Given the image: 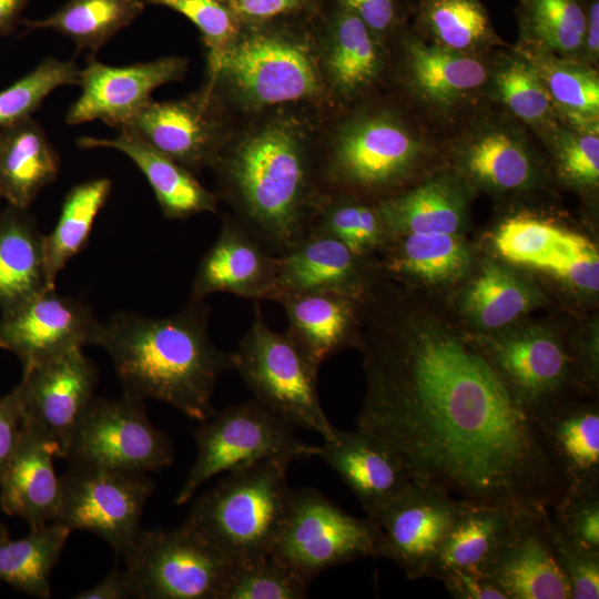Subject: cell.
Segmentation results:
<instances>
[{
	"instance_id": "cell-1",
	"label": "cell",
	"mask_w": 599,
	"mask_h": 599,
	"mask_svg": "<svg viewBox=\"0 0 599 599\" xmlns=\"http://www.w3.org/2000/svg\"><path fill=\"white\" fill-rule=\"evenodd\" d=\"M369 317L357 427L392 445L414 483L477 505L552 508L566 486L534 414L481 353L398 304Z\"/></svg>"
},
{
	"instance_id": "cell-2",
	"label": "cell",
	"mask_w": 599,
	"mask_h": 599,
	"mask_svg": "<svg viewBox=\"0 0 599 599\" xmlns=\"http://www.w3.org/2000/svg\"><path fill=\"white\" fill-rule=\"evenodd\" d=\"M326 114L281 108L237 122L209 167L219 202L274 255L308 234L328 195L318 172Z\"/></svg>"
},
{
	"instance_id": "cell-3",
	"label": "cell",
	"mask_w": 599,
	"mask_h": 599,
	"mask_svg": "<svg viewBox=\"0 0 599 599\" xmlns=\"http://www.w3.org/2000/svg\"><path fill=\"white\" fill-rule=\"evenodd\" d=\"M205 300L161 318L120 312L101 324L97 346L111 356L123 394L164 402L203 422L215 415L217 379L234 369V353L221 351L209 331Z\"/></svg>"
},
{
	"instance_id": "cell-4",
	"label": "cell",
	"mask_w": 599,
	"mask_h": 599,
	"mask_svg": "<svg viewBox=\"0 0 599 599\" xmlns=\"http://www.w3.org/2000/svg\"><path fill=\"white\" fill-rule=\"evenodd\" d=\"M312 21L241 27L203 83L233 124L281 108L336 110L322 75Z\"/></svg>"
},
{
	"instance_id": "cell-5",
	"label": "cell",
	"mask_w": 599,
	"mask_h": 599,
	"mask_svg": "<svg viewBox=\"0 0 599 599\" xmlns=\"http://www.w3.org/2000/svg\"><path fill=\"white\" fill-rule=\"evenodd\" d=\"M422 154L423 144L400 110L374 95L325 115L319 181L327 194L377 203L398 193Z\"/></svg>"
},
{
	"instance_id": "cell-6",
	"label": "cell",
	"mask_w": 599,
	"mask_h": 599,
	"mask_svg": "<svg viewBox=\"0 0 599 599\" xmlns=\"http://www.w3.org/2000/svg\"><path fill=\"white\" fill-rule=\"evenodd\" d=\"M290 464L265 459L229 473L195 500L182 525L233 564L270 557L291 504Z\"/></svg>"
},
{
	"instance_id": "cell-7",
	"label": "cell",
	"mask_w": 599,
	"mask_h": 599,
	"mask_svg": "<svg viewBox=\"0 0 599 599\" xmlns=\"http://www.w3.org/2000/svg\"><path fill=\"white\" fill-rule=\"evenodd\" d=\"M234 353L236 369L256 400L291 426L333 436L335 427L323 410L316 370L285 333L266 324L261 306Z\"/></svg>"
},
{
	"instance_id": "cell-8",
	"label": "cell",
	"mask_w": 599,
	"mask_h": 599,
	"mask_svg": "<svg viewBox=\"0 0 599 599\" xmlns=\"http://www.w3.org/2000/svg\"><path fill=\"white\" fill-rule=\"evenodd\" d=\"M195 463L175 497L177 506L217 474L234 471L265 459L290 463L316 456L317 446L300 439L293 426L256 400L224 408L193 430Z\"/></svg>"
},
{
	"instance_id": "cell-9",
	"label": "cell",
	"mask_w": 599,
	"mask_h": 599,
	"mask_svg": "<svg viewBox=\"0 0 599 599\" xmlns=\"http://www.w3.org/2000/svg\"><path fill=\"white\" fill-rule=\"evenodd\" d=\"M271 556L311 583L332 567L380 558L379 530L375 520L352 516L316 489L293 490Z\"/></svg>"
},
{
	"instance_id": "cell-10",
	"label": "cell",
	"mask_w": 599,
	"mask_h": 599,
	"mask_svg": "<svg viewBox=\"0 0 599 599\" xmlns=\"http://www.w3.org/2000/svg\"><path fill=\"white\" fill-rule=\"evenodd\" d=\"M122 556L139 599H220L233 567L183 525L141 529Z\"/></svg>"
},
{
	"instance_id": "cell-11",
	"label": "cell",
	"mask_w": 599,
	"mask_h": 599,
	"mask_svg": "<svg viewBox=\"0 0 599 599\" xmlns=\"http://www.w3.org/2000/svg\"><path fill=\"white\" fill-rule=\"evenodd\" d=\"M169 437L150 422L142 399L93 397L80 417L64 459L69 466L148 474L173 463Z\"/></svg>"
},
{
	"instance_id": "cell-12",
	"label": "cell",
	"mask_w": 599,
	"mask_h": 599,
	"mask_svg": "<svg viewBox=\"0 0 599 599\" xmlns=\"http://www.w3.org/2000/svg\"><path fill=\"white\" fill-rule=\"evenodd\" d=\"M61 498L53 521L90 531L122 555L140 530L155 484L141 473L69 466L60 477Z\"/></svg>"
},
{
	"instance_id": "cell-13",
	"label": "cell",
	"mask_w": 599,
	"mask_h": 599,
	"mask_svg": "<svg viewBox=\"0 0 599 599\" xmlns=\"http://www.w3.org/2000/svg\"><path fill=\"white\" fill-rule=\"evenodd\" d=\"M312 26L322 75L336 109L374 97L389 70L386 47L338 0H327Z\"/></svg>"
},
{
	"instance_id": "cell-14",
	"label": "cell",
	"mask_w": 599,
	"mask_h": 599,
	"mask_svg": "<svg viewBox=\"0 0 599 599\" xmlns=\"http://www.w3.org/2000/svg\"><path fill=\"white\" fill-rule=\"evenodd\" d=\"M98 368L83 353L73 348L23 369L18 395L24 428L40 435L65 457L72 433L94 397Z\"/></svg>"
},
{
	"instance_id": "cell-15",
	"label": "cell",
	"mask_w": 599,
	"mask_h": 599,
	"mask_svg": "<svg viewBox=\"0 0 599 599\" xmlns=\"http://www.w3.org/2000/svg\"><path fill=\"white\" fill-rule=\"evenodd\" d=\"M468 505L448 491L414 483L373 519L379 530V557L408 579L424 578L450 527Z\"/></svg>"
},
{
	"instance_id": "cell-16",
	"label": "cell",
	"mask_w": 599,
	"mask_h": 599,
	"mask_svg": "<svg viewBox=\"0 0 599 599\" xmlns=\"http://www.w3.org/2000/svg\"><path fill=\"white\" fill-rule=\"evenodd\" d=\"M233 125L202 85L176 100H150L122 129L196 174L210 167Z\"/></svg>"
},
{
	"instance_id": "cell-17",
	"label": "cell",
	"mask_w": 599,
	"mask_h": 599,
	"mask_svg": "<svg viewBox=\"0 0 599 599\" xmlns=\"http://www.w3.org/2000/svg\"><path fill=\"white\" fill-rule=\"evenodd\" d=\"M101 324L83 301L47 290L1 313L0 347L27 369L73 348L97 345Z\"/></svg>"
},
{
	"instance_id": "cell-18",
	"label": "cell",
	"mask_w": 599,
	"mask_h": 599,
	"mask_svg": "<svg viewBox=\"0 0 599 599\" xmlns=\"http://www.w3.org/2000/svg\"><path fill=\"white\" fill-rule=\"evenodd\" d=\"M189 59L162 57L129 65H109L94 55L80 69L81 94L69 108L70 125L100 120L122 129L151 99L159 87L184 79Z\"/></svg>"
},
{
	"instance_id": "cell-19",
	"label": "cell",
	"mask_w": 599,
	"mask_h": 599,
	"mask_svg": "<svg viewBox=\"0 0 599 599\" xmlns=\"http://www.w3.org/2000/svg\"><path fill=\"white\" fill-rule=\"evenodd\" d=\"M476 349L532 414L571 389L562 342L548 331L526 328L476 338Z\"/></svg>"
},
{
	"instance_id": "cell-20",
	"label": "cell",
	"mask_w": 599,
	"mask_h": 599,
	"mask_svg": "<svg viewBox=\"0 0 599 599\" xmlns=\"http://www.w3.org/2000/svg\"><path fill=\"white\" fill-rule=\"evenodd\" d=\"M550 508H519L481 571L507 599H571L549 539Z\"/></svg>"
},
{
	"instance_id": "cell-21",
	"label": "cell",
	"mask_w": 599,
	"mask_h": 599,
	"mask_svg": "<svg viewBox=\"0 0 599 599\" xmlns=\"http://www.w3.org/2000/svg\"><path fill=\"white\" fill-rule=\"evenodd\" d=\"M277 258L233 214L221 216L217 238L201 258L190 298L222 292L238 297L275 301Z\"/></svg>"
},
{
	"instance_id": "cell-22",
	"label": "cell",
	"mask_w": 599,
	"mask_h": 599,
	"mask_svg": "<svg viewBox=\"0 0 599 599\" xmlns=\"http://www.w3.org/2000/svg\"><path fill=\"white\" fill-rule=\"evenodd\" d=\"M316 456L341 477L370 519L413 484L396 449L365 428H336L317 446Z\"/></svg>"
},
{
	"instance_id": "cell-23",
	"label": "cell",
	"mask_w": 599,
	"mask_h": 599,
	"mask_svg": "<svg viewBox=\"0 0 599 599\" xmlns=\"http://www.w3.org/2000/svg\"><path fill=\"white\" fill-rule=\"evenodd\" d=\"M547 457L567 489L599 486L597 402L565 397L534 413Z\"/></svg>"
},
{
	"instance_id": "cell-24",
	"label": "cell",
	"mask_w": 599,
	"mask_h": 599,
	"mask_svg": "<svg viewBox=\"0 0 599 599\" xmlns=\"http://www.w3.org/2000/svg\"><path fill=\"white\" fill-rule=\"evenodd\" d=\"M275 302L286 314V336L316 370L329 357L361 342L363 300L335 292H284Z\"/></svg>"
},
{
	"instance_id": "cell-25",
	"label": "cell",
	"mask_w": 599,
	"mask_h": 599,
	"mask_svg": "<svg viewBox=\"0 0 599 599\" xmlns=\"http://www.w3.org/2000/svg\"><path fill=\"white\" fill-rule=\"evenodd\" d=\"M276 258L277 296L284 292H335L364 301L368 294L364 260L324 232L311 230Z\"/></svg>"
},
{
	"instance_id": "cell-26",
	"label": "cell",
	"mask_w": 599,
	"mask_h": 599,
	"mask_svg": "<svg viewBox=\"0 0 599 599\" xmlns=\"http://www.w3.org/2000/svg\"><path fill=\"white\" fill-rule=\"evenodd\" d=\"M77 144L81 149H114L131 159L148 180L169 220H186L217 211L215 193L204 187L194 173L128 130H119L114 138L81 136Z\"/></svg>"
},
{
	"instance_id": "cell-27",
	"label": "cell",
	"mask_w": 599,
	"mask_h": 599,
	"mask_svg": "<svg viewBox=\"0 0 599 599\" xmlns=\"http://www.w3.org/2000/svg\"><path fill=\"white\" fill-rule=\"evenodd\" d=\"M53 457V445L24 428L0 479L1 510L21 517L30 528L53 521L59 509L61 484Z\"/></svg>"
},
{
	"instance_id": "cell-28",
	"label": "cell",
	"mask_w": 599,
	"mask_h": 599,
	"mask_svg": "<svg viewBox=\"0 0 599 599\" xmlns=\"http://www.w3.org/2000/svg\"><path fill=\"white\" fill-rule=\"evenodd\" d=\"M397 38L405 85L433 104L450 105L487 78L484 64L467 53L426 43L406 32Z\"/></svg>"
},
{
	"instance_id": "cell-29",
	"label": "cell",
	"mask_w": 599,
	"mask_h": 599,
	"mask_svg": "<svg viewBox=\"0 0 599 599\" xmlns=\"http://www.w3.org/2000/svg\"><path fill=\"white\" fill-rule=\"evenodd\" d=\"M49 290L44 235L28 209L0 210V309L10 312Z\"/></svg>"
},
{
	"instance_id": "cell-30",
	"label": "cell",
	"mask_w": 599,
	"mask_h": 599,
	"mask_svg": "<svg viewBox=\"0 0 599 599\" xmlns=\"http://www.w3.org/2000/svg\"><path fill=\"white\" fill-rule=\"evenodd\" d=\"M60 170V156L31 116L0 128V184L9 205L28 209Z\"/></svg>"
},
{
	"instance_id": "cell-31",
	"label": "cell",
	"mask_w": 599,
	"mask_h": 599,
	"mask_svg": "<svg viewBox=\"0 0 599 599\" xmlns=\"http://www.w3.org/2000/svg\"><path fill=\"white\" fill-rule=\"evenodd\" d=\"M388 241L407 234H456L465 211L459 190L447 179H433L377 202Z\"/></svg>"
},
{
	"instance_id": "cell-32",
	"label": "cell",
	"mask_w": 599,
	"mask_h": 599,
	"mask_svg": "<svg viewBox=\"0 0 599 599\" xmlns=\"http://www.w3.org/2000/svg\"><path fill=\"white\" fill-rule=\"evenodd\" d=\"M519 508L468 502L443 540L426 577L440 580L451 570H481L508 534Z\"/></svg>"
},
{
	"instance_id": "cell-33",
	"label": "cell",
	"mask_w": 599,
	"mask_h": 599,
	"mask_svg": "<svg viewBox=\"0 0 599 599\" xmlns=\"http://www.w3.org/2000/svg\"><path fill=\"white\" fill-rule=\"evenodd\" d=\"M144 0H69L51 16L20 23L30 30L50 29L93 55L144 11Z\"/></svg>"
},
{
	"instance_id": "cell-34",
	"label": "cell",
	"mask_w": 599,
	"mask_h": 599,
	"mask_svg": "<svg viewBox=\"0 0 599 599\" xmlns=\"http://www.w3.org/2000/svg\"><path fill=\"white\" fill-rule=\"evenodd\" d=\"M111 191L112 181L100 177L73 186L65 195L55 226L44 235L49 290L55 288L59 273L87 246L95 217Z\"/></svg>"
},
{
	"instance_id": "cell-35",
	"label": "cell",
	"mask_w": 599,
	"mask_h": 599,
	"mask_svg": "<svg viewBox=\"0 0 599 599\" xmlns=\"http://www.w3.org/2000/svg\"><path fill=\"white\" fill-rule=\"evenodd\" d=\"M72 531L55 521L0 544V580L29 596L51 597L50 573Z\"/></svg>"
},
{
	"instance_id": "cell-36",
	"label": "cell",
	"mask_w": 599,
	"mask_h": 599,
	"mask_svg": "<svg viewBox=\"0 0 599 599\" xmlns=\"http://www.w3.org/2000/svg\"><path fill=\"white\" fill-rule=\"evenodd\" d=\"M384 263L394 275L432 283L460 277L469 265V252L456 234H407L388 241Z\"/></svg>"
},
{
	"instance_id": "cell-37",
	"label": "cell",
	"mask_w": 599,
	"mask_h": 599,
	"mask_svg": "<svg viewBox=\"0 0 599 599\" xmlns=\"http://www.w3.org/2000/svg\"><path fill=\"white\" fill-rule=\"evenodd\" d=\"M466 171L479 183L497 190H516L531 179L528 150L515 135L489 130L475 135L463 153Z\"/></svg>"
},
{
	"instance_id": "cell-38",
	"label": "cell",
	"mask_w": 599,
	"mask_h": 599,
	"mask_svg": "<svg viewBox=\"0 0 599 599\" xmlns=\"http://www.w3.org/2000/svg\"><path fill=\"white\" fill-rule=\"evenodd\" d=\"M534 302L530 288L511 271L487 263L464 296V308L486 329H497L528 311Z\"/></svg>"
},
{
	"instance_id": "cell-39",
	"label": "cell",
	"mask_w": 599,
	"mask_h": 599,
	"mask_svg": "<svg viewBox=\"0 0 599 599\" xmlns=\"http://www.w3.org/2000/svg\"><path fill=\"white\" fill-rule=\"evenodd\" d=\"M311 230L332 235L362 260L388 243L377 203L351 195L328 194Z\"/></svg>"
},
{
	"instance_id": "cell-40",
	"label": "cell",
	"mask_w": 599,
	"mask_h": 599,
	"mask_svg": "<svg viewBox=\"0 0 599 599\" xmlns=\"http://www.w3.org/2000/svg\"><path fill=\"white\" fill-rule=\"evenodd\" d=\"M417 20L435 43L464 53L494 35L480 0H420Z\"/></svg>"
},
{
	"instance_id": "cell-41",
	"label": "cell",
	"mask_w": 599,
	"mask_h": 599,
	"mask_svg": "<svg viewBox=\"0 0 599 599\" xmlns=\"http://www.w3.org/2000/svg\"><path fill=\"white\" fill-rule=\"evenodd\" d=\"M586 20L587 0H527L520 9L524 32L561 53L582 47Z\"/></svg>"
},
{
	"instance_id": "cell-42",
	"label": "cell",
	"mask_w": 599,
	"mask_h": 599,
	"mask_svg": "<svg viewBox=\"0 0 599 599\" xmlns=\"http://www.w3.org/2000/svg\"><path fill=\"white\" fill-rule=\"evenodd\" d=\"M309 582L273 556L233 564L220 599H302Z\"/></svg>"
},
{
	"instance_id": "cell-43",
	"label": "cell",
	"mask_w": 599,
	"mask_h": 599,
	"mask_svg": "<svg viewBox=\"0 0 599 599\" xmlns=\"http://www.w3.org/2000/svg\"><path fill=\"white\" fill-rule=\"evenodd\" d=\"M535 67L552 103L578 123L595 125L599 113V80L593 70L565 61H546Z\"/></svg>"
},
{
	"instance_id": "cell-44",
	"label": "cell",
	"mask_w": 599,
	"mask_h": 599,
	"mask_svg": "<svg viewBox=\"0 0 599 599\" xmlns=\"http://www.w3.org/2000/svg\"><path fill=\"white\" fill-rule=\"evenodd\" d=\"M79 74L73 60L45 58L31 72L0 91V128L31 116L55 89L79 84Z\"/></svg>"
},
{
	"instance_id": "cell-45",
	"label": "cell",
	"mask_w": 599,
	"mask_h": 599,
	"mask_svg": "<svg viewBox=\"0 0 599 599\" xmlns=\"http://www.w3.org/2000/svg\"><path fill=\"white\" fill-rule=\"evenodd\" d=\"M187 18L199 30L206 51V74L213 73L241 31V23L222 0H144Z\"/></svg>"
},
{
	"instance_id": "cell-46",
	"label": "cell",
	"mask_w": 599,
	"mask_h": 599,
	"mask_svg": "<svg viewBox=\"0 0 599 599\" xmlns=\"http://www.w3.org/2000/svg\"><path fill=\"white\" fill-rule=\"evenodd\" d=\"M495 85L508 109L529 123L544 121L551 111V99L532 62L514 59L499 69Z\"/></svg>"
},
{
	"instance_id": "cell-47",
	"label": "cell",
	"mask_w": 599,
	"mask_h": 599,
	"mask_svg": "<svg viewBox=\"0 0 599 599\" xmlns=\"http://www.w3.org/2000/svg\"><path fill=\"white\" fill-rule=\"evenodd\" d=\"M536 267L550 272L576 288L599 290L597 248L580 234L561 230L555 245Z\"/></svg>"
},
{
	"instance_id": "cell-48",
	"label": "cell",
	"mask_w": 599,
	"mask_h": 599,
	"mask_svg": "<svg viewBox=\"0 0 599 599\" xmlns=\"http://www.w3.org/2000/svg\"><path fill=\"white\" fill-rule=\"evenodd\" d=\"M561 229L532 217H515L498 229L495 246L509 262L536 267L557 242Z\"/></svg>"
},
{
	"instance_id": "cell-49",
	"label": "cell",
	"mask_w": 599,
	"mask_h": 599,
	"mask_svg": "<svg viewBox=\"0 0 599 599\" xmlns=\"http://www.w3.org/2000/svg\"><path fill=\"white\" fill-rule=\"evenodd\" d=\"M548 534L556 562L568 583L571 599H598L599 551L573 542L562 532L551 515Z\"/></svg>"
},
{
	"instance_id": "cell-50",
	"label": "cell",
	"mask_w": 599,
	"mask_h": 599,
	"mask_svg": "<svg viewBox=\"0 0 599 599\" xmlns=\"http://www.w3.org/2000/svg\"><path fill=\"white\" fill-rule=\"evenodd\" d=\"M551 509L552 519L568 538L599 551V486L567 489Z\"/></svg>"
},
{
	"instance_id": "cell-51",
	"label": "cell",
	"mask_w": 599,
	"mask_h": 599,
	"mask_svg": "<svg viewBox=\"0 0 599 599\" xmlns=\"http://www.w3.org/2000/svg\"><path fill=\"white\" fill-rule=\"evenodd\" d=\"M557 158L562 174L582 185H595L599 179L598 131L565 132L558 139Z\"/></svg>"
},
{
	"instance_id": "cell-52",
	"label": "cell",
	"mask_w": 599,
	"mask_h": 599,
	"mask_svg": "<svg viewBox=\"0 0 599 599\" xmlns=\"http://www.w3.org/2000/svg\"><path fill=\"white\" fill-rule=\"evenodd\" d=\"M241 26L313 20L327 0H222Z\"/></svg>"
},
{
	"instance_id": "cell-53",
	"label": "cell",
	"mask_w": 599,
	"mask_h": 599,
	"mask_svg": "<svg viewBox=\"0 0 599 599\" xmlns=\"http://www.w3.org/2000/svg\"><path fill=\"white\" fill-rule=\"evenodd\" d=\"M351 9L389 51L402 30L400 0H338Z\"/></svg>"
},
{
	"instance_id": "cell-54",
	"label": "cell",
	"mask_w": 599,
	"mask_h": 599,
	"mask_svg": "<svg viewBox=\"0 0 599 599\" xmlns=\"http://www.w3.org/2000/svg\"><path fill=\"white\" fill-rule=\"evenodd\" d=\"M440 581L456 599H507L506 595L479 569L451 570Z\"/></svg>"
},
{
	"instance_id": "cell-55",
	"label": "cell",
	"mask_w": 599,
	"mask_h": 599,
	"mask_svg": "<svg viewBox=\"0 0 599 599\" xmlns=\"http://www.w3.org/2000/svg\"><path fill=\"white\" fill-rule=\"evenodd\" d=\"M24 429L23 416L14 389L0 397V479Z\"/></svg>"
},
{
	"instance_id": "cell-56",
	"label": "cell",
	"mask_w": 599,
	"mask_h": 599,
	"mask_svg": "<svg viewBox=\"0 0 599 599\" xmlns=\"http://www.w3.org/2000/svg\"><path fill=\"white\" fill-rule=\"evenodd\" d=\"M77 599H126L136 598L135 587L126 571L114 568L100 582L78 592Z\"/></svg>"
},
{
	"instance_id": "cell-57",
	"label": "cell",
	"mask_w": 599,
	"mask_h": 599,
	"mask_svg": "<svg viewBox=\"0 0 599 599\" xmlns=\"http://www.w3.org/2000/svg\"><path fill=\"white\" fill-rule=\"evenodd\" d=\"M587 53L597 59L599 52V1L587 0V20L583 43Z\"/></svg>"
},
{
	"instance_id": "cell-58",
	"label": "cell",
	"mask_w": 599,
	"mask_h": 599,
	"mask_svg": "<svg viewBox=\"0 0 599 599\" xmlns=\"http://www.w3.org/2000/svg\"><path fill=\"white\" fill-rule=\"evenodd\" d=\"M29 0H0V38L14 32Z\"/></svg>"
},
{
	"instance_id": "cell-59",
	"label": "cell",
	"mask_w": 599,
	"mask_h": 599,
	"mask_svg": "<svg viewBox=\"0 0 599 599\" xmlns=\"http://www.w3.org/2000/svg\"><path fill=\"white\" fill-rule=\"evenodd\" d=\"M9 539V531L7 527L0 521V544Z\"/></svg>"
},
{
	"instance_id": "cell-60",
	"label": "cell",
	"mask_w": 599,
	"mask_h": 599,
	"mask_svg": "<svg viewBox=\"0 0 599 599\" xmlns=\"http://www.w3.org/2000/svg\"><path fill=\"white\" fill-rule=\"evenodd\" d=\"M3 199L2 196V189H1V184H0V203H1V200ZM1 210V209H0Z\"/></svg>"
},
{
	"instance_id": "cell-61",
	"label": "cell",
	"mask_w": 599,
	"mask_h": 599,
	"mask_svg": "<svg viewBox=\"0 0 599 599\" xmlns=\"http://www.w3.org/2000/svg\"><path fill=\"white\" fill-rule=\"evenodd\" d=\"M522 3L526 2L527 0H520Z\"/></svg>"
}]
</instances>
